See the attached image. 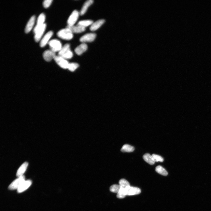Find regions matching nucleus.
<instances>
[{
	"instance_id": "1",
	"label": "nucleus",
	"mask_w": 211,
	"mask_h": 211,
	"mask_svg": "<svg viewBox=\"0 0 211 211\" xmlns=\"http://www.w3.org/2000/svg\"><path fill=\"white\" fill-rule=\"evenodd\" d=\"M57 35L60 38L65 40H70L73 37L72 32L66 28L59 31L58 32Z\"/></svg>"
},
{
	"instance_id": "2",
	"label": "nucleus",
	"mask_w": 211,
	"mask_h": 211,
	"mask_svg": "<svg viewBox=\"0 0 211 211\" xmlns=\"http://www.w3.org/2000/svg\"><path fill=\"white\" fill-rule=\"evenodd\" d=\"M51 50L55 53L59 52L62 47L61 42L57 39H53L49 42Z\"/></svg>"
},
{
	"instance_id": "3",
	"label": "nucleus",
	"mask_w": 211,
	"mask_h": 211,
	"mask_svg": "<svg viewBox=\"0 0 211 211\" xmlns=\"http://www.w3.org/2000/svg\"><path fill=\"white\" fill-rule=\"evenodd\" d=\"M25 181V177L22 176L13 181L9 187V189L10 190L17 189Z\"/></svg>"
},
{
	"instance_id": "4",
	"label": "nucleus",
	"mask_w": 211,
	"mask_h": 211,
	"mask_svg": "<svg viewBox=\"0 0 211 211\" xmlns=\"http://www.w3.org/2000/svg\"><path fill=\"white\" fill-rule=\"evenodd\" d=\"M54 59L61 67L64 69H68L69 63L66 59L59 55L56 56Z\"/></svg>"
},
{
	"instance_id": "5",
	"label": "nucleus",
	"mask_w": 211,
	"mask_h": 211,
	"mask_svg": "<svg viewBox=\"0 0 211 211\" xmlns=\"http://www.w3.org/2000/svg\"><path fill=\"white\" fill-rule=\"evenodd\" d=\"M79 12L76 10L74 11L69 18L67 23L68 25L73 26L77 21L79 16Z\"/></svg>"
},
{
	"instance_id": "6",
	"label": "nucleus",
	"mask_w": 211,
	"mask_h": 211,
	"mask_svg": "<svg viewBox=\"0 0 211 211\" xmlns=\"http://www.w3.org/2000/svg\"><path fill=\"white\" fill-rule=\"evenodd\" d=\"M46 17L44 14L42 13L39 16L36 25L34 28V32L35 33L45 23Z\"/></svg>"
},
{
	"instance_id": "7",
	"label": "nucleus",
	"mask_w": 211,
	"mask_h": 211,
	"mask_svg": "<svg viewBox=\"0 0 211 211\" xmlns=\"http://www.w3.org/2000/svg\"><path fill=\"white\" fill-rule=\"evenodd\" d=\"M66 28L71 31L73 33H79L83 32L85 31L86 28L78 24L76 26H69L67 25Z\"/></svg>"
},
{
	"instance_id": "8",
	"label": "nucleus",
	"mask_w": 211,
	"mask_h": 211,
	"mask_svg": "<svg viewBox=\"0 0 211 211\" xmlns=\"http://www.w3.org/2000/svg\"><path fill=\"white\" fill-rule=\"evenodd\" d=\"M46 24H44L34 33V38L36 42H38L43 35L46 28Z\"/></svg>"
},
{
	"instance_id": "9",
	"label": "nucleus",
	"mask_w": 211,
	"mask_h": 211,
	"mask_svg": "<svg viewBox=\"0 0 211 211\" xmlns=\"http://www.w3.org/2000/svg\"><path fill=\"white\" fill-rule=\"evenodd\" d=\"M126 195H132L140 194L141 190L138 187L129 186L125 189Z\"/></svg>"
},
{
	"instance_id": "10",
	"label": "nucleus",
	"mask_w": 211,
	"mask_h": 211,
	"mask_svg": "<svg viewBox=\"0 0 211 211\" xmlns=\"http://www.w3.org/2000/svg\"><path fill=\"white\" fill-rule=\"evenodd\" d=\"M96 36V34L94 33H88L82 36L80 38V41L83 43L86 42H92L95 40Z\"/></svg>"
},
{
	"instance_id": "11",
	"label": "nucleus",
	"mask_w": 211,
	"mask_h": 211,
	"mask_svg": "<svg viewBox=\"0 0 211 211\" xmlns=\"http://www.w3.org/2000/svg\"><path fill=\"white\" fill-rule=\"evenodd\" d=\"M56 56L55 53L51 50L45 51L43 54V58L47 62L51 61Z\"/></svg>"
},
{
	"instance_id": "12",
	"label": "nucleus",
	"mask_w": 211,
	"mask_h": 211,
	"mask_svg": "<svg viewBox=\"0 0 211 211\" xmlns=\"http://www.w3.org/2000/svg\"><path fill=\"white\" fill-rule=\"evenodd\" d=\"M53 34V32L52 31L48 32L45 34L40 41V46L41 47H43L47 45Z\"/></svg>"
},
{
	"instance_id": "13",
	"label": "nucleus",
	"mask_w": 211,
	"mask_h": 211,
	"mask_svg": "<svg viewBox=\"0 0 211 211\" xmlns=\"http://www.w3.org/2000/svg\"><path fill=\"white\" fill-rule=\"evenodd\" d=\"M32 184V182L30 180L25 181L18 189V192L20 193L24 191L30 186Z\"/></svg>"
},
{
	"instance_id": "14",
	"label": "nucleus",
	"mask_w": 211,
	"mask_h": 211,
	"mask_svg": "<svg viewBox=\"0 0 211 211\" xmlns=\"http://www.w3.org/2000/svg\"><path fill=\"white\" fill-rule=\"evenodd\" d=\"M35 17L34 16H32L27 23L25 30V32L26 33H28L32 30L34 25Z\"/></svg>"
},
{
	"instance_id": "15",
	"label": "nucleus",
	"mask_w": 211,
	"mask_h": 211,
	"mask_svg": "<svg viewBox=\"0 0 211 211\" xmlns=\"http://www.w3.org/2000/svg\"><path fill=\"white\" fill-rule=\"evenodd\" d=\"M105 20L102 19L98 20L93 23L91 25L90 29L92 31H94L98 30L104 23Z\"/></svg>"
},
{
	"instance_id": "16",
	"label": "nucleus",
	"mask_w": 211,
	"mask_h": 211,
	"mask_svg": "<svg viewBox=\"0 0 211 211\" xmlns=\"http://www.w3.org/2000/svg\"><path fill=\"white\" fill-rule=\"evenodd\" d=\"M87 45L85 43H82L78 46L75 49L76 53L78 55L82 54L86 52L88 49Z\"/></svg>"
},
{
	"instance_id": "17",
	"label": "nucleus",
	"mask_w": 211,
	"mask_h": 211,
	"mask_svg": "<svg viewBox=\"0 0 211 211\" xmlns=\"http://www.w3.org/2000/svg\"><path fill=\"white\" fill-rule=\"evenodd\" d=\"M93 0H88L84 3L80 13L81 16L86 13L88 7L93 3Z\"/></svg>"
},
{
	"instance_id": "18",
	"label": "nucleus",
	"mask_w": 211,
	"mask_h": 211,
	"mask_svg": "<svg viewBox=\"0 0 211 211\" xmlns=\"http://www.w3.org/2000/svg\"><path fill=\"white\" fill-rule=\"evenodd\" d=\"M28 166V163L25 162L23 163L19 169L17 173V175L19 177L23 176V175L25 172Z\"/></svg>"
},
{
	"instance_id": "19",
	"label": "nucleus",
	"mask_w": 211,
	"mask_h": 211,
	"mask_svg": "<svg viewBox=\"0 0 211 211\" xmlns=\"http://www.w3.org/2000/svg\"><path fill=\"white\" fill-rule=\"evenodd\" d=\"M143 158L146 162L150 165H153L155 163L152 156L149 153L144 154Z\"/></svg>"
},
{
	"instance_id": "20",
	"label": "nucleus",
	"mask_w": 211,
	"mask_h": 211,
	"mask_svg": "<svg viewBox=\"0 0 211 211\" xmlns=\"http://www.w3.org/2000/svg\"><path fill=\"white\" fill-rule=\"evenodd\" d=\"M134 148L130 145L125 144L122 147L121 151L123 152H131L134 151Z\"/></svg>"
},
{
	"instance_id": "21",
	"label": "nucleus",
	"mask_w": 211,
	"mask_h": 211,
	"mask_svg": "<svg viewBox=\"0 0 211 211\" xmlns=\"http://www.w3.org/2000/svg\"><path fill=\"white\" fill-rule=\"evenodd\" d=\"M156 171L159 174L164 176H167L168 175V173L162 166L159 165L157 166L156 168Z\"/></svg>"
},
{
	"instance_id": "22",
	"label": "nucleus",
	"mask_w": 211,
	"mask_h": 211,
	"mask_svg": "<svg viewBox=\"0 0 211 211\" xmlns=\"http://www.w3.org/2000/svg\"><path fill=\"white\" fill-rule=\"evenodd\" d=\"M93 23V21L91 20H84L79 22L78 24L86 28V27L91 25Z\"/></svg>"
},
{
	"instance_id": "23",
	"label": "nucleus",
	"mask_w": 211,
	"mask_h": 211,
	"mask_svg": "<svg viewBox=\"0 0 211 211\" xmlns=\"http://www.w3.org/2000/svg\"><path fill=\"white\" fill-rule=\"evenodd\" d=\"M70 50L69 44H66L62 47L61 50L59 52L58 55L61 57Z\"/></svg>"
},
{
	"instance_id": "24",
	"label": "nucleus",
	"mask_w": 211,
	"mask_h": 211,
	"mask_svg": "<svg viewBox=\"0 0 211 211\" xmlns=\"http://www.w3.org/2000/svg\"><path fill=\"white\" fill-rule=\"evenodd\" d=\"M119 184L121 188L125 189L130 186L129 183L127 180L123 179L120 180Z\"/></svg>"
},
{
	"instance_id": "25",
	"label": "nucleus",
	"mask_w": 211,
	"mask_h": 211,
	"mask_svg": "<svg viewBox=\"0 0 211 211\" xmlns=\"http://www.w3.org/2000/svg\"><path fill=\"white\" fill-rule=\"evenodd\" d=\"M121 188V187L119 185H114L110 187V190L112 192L117 193Z\"/></svg>"
},
{
	"instance_id": "26",
	"label": "nucleus",
	"mask_w": 211,
	"mask_h": 211,
	"mask_svg": "<svg viewBox=\"0 0 211 211\" xmlns=\"http://www.w3.org/2000/svg\"><path fill=\"white\" fill-rule=\"evenodd\" d=\"M79 66V65L77 63H69L68 69L70 71L74 72L78 67Z\"/></svg>"
},
{
	"instance_id": "27",
	"label": "nucleus",
	"mask_w": 211,
	"mask_h": 211,
	"mask_svg": "<svg viewBox=\"0 0 211 211\" xmlns=\"http://www.w3.org/2000/svg\"><path fill=\"white\" fill-rule=\"evenodd\" d=\"M126 195L125 189L121 187L120 190L117 194V198L120 199H123Z\"/></svg>"
},
{
	"instance_id": "28",
	"label": "nucleus",
	"mask_w": 211,
	"mask_h": 211,
	"mask_svg": "<svg viewBox=\"0 0 211 211\" xmlns=\"http://www.w3.org/2000/svg\"><path fill=\"white\" fill-rule=\"evenodd\" d=\"M73 53L72 51L70 50L64 55L61 57L63 58L66 59H69L72 58L73 57Z\"/></svg>"
},
{
	"instance_id": "29",
	"label": "nucleus",
	"mask_w": 211,
	"mask_h": 211,
	"mask_svg": "<svg viewBox=\"0 0 211 211\" xmlns=\"http://www.w3.org/2000/svg\"><path fill=\"white\" fill-rule=\"evenodd\" d=\"M154 160L155 162H163L164 159L161 156L158 155L153 154L152 155Z\"/></svg>"
},
{
	"instance_id": "30",
	"label": "nucleus",
	"mask_w": 211,
	"mask_h": 211,
	"mask_svg": "<svg viewBox=\"0 0 211 211\" xmlns=\"http://www.w3.org/2000/svg\"><path fill=\"white\" fill-rule=\"evenodd\" d=\"M52 0H45L43 3L44 7L45 8L49 7L51 4Z\"/></svg>"
}]
</instances>
